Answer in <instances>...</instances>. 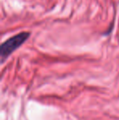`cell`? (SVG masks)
Listing matches in <instances>:
<instances>
[{
    "label": "cell",
    "instance_id": "cell-1",
    "mask_svg": "<svg viewBox=\"0 0 119 120\" xmlns=\"http://www.w3.org/2000/svg\"><path fill=\"white\" fill-rule=\"evenodd\" d=\"M30 36L29 32H21L20 34L14 35L11 38H8L5 41L0 48V55L2 57V60H4L7 57H8L14 51L19 48Z\"/></svg>",
    "mask_w": 119,
    "mask_h": 120
}]
</instances>
